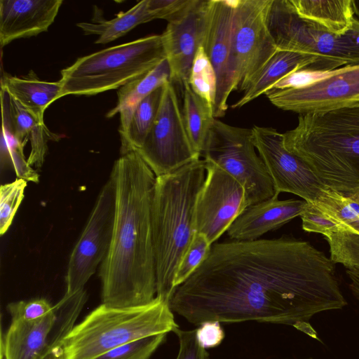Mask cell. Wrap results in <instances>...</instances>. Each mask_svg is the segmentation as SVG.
<instances>
[{
    "instance_id": "3957f363",
    "label": "cell",
    "mask_w": 359,
    "mask_h": 359,
    "mask_svg": "<svg viewBox=\"0 0 359 359\" xmlns=\"http://www.w3.org/2000/svg\"><path fill=\"white\" fill-rule=\"evenodd\" d=\"M283 137L285 147L326 188L346 196L359 193V104L299 115L296 127Z\"/></svg>"
},
{
    "instance_id": "74e56055",
    "label": "cell",
    "mask_w": 359,
    "mask_h": 359,
    "mask_svg": "<svg viewBox=\"0 0 359 359\" xmlns=\"http://www.w3.org/2000/svg\"><path fill=\"white\" fill-rule=\"evenodd\" d=\"M173 332L179 340V351L175 359H210L208 352L198 341L196 330H182L179 327Z\"/></svg>"
},
{
    "instance_id": "ab89813d",
    "label": "cell",
    "mask_w": 359,
    "mask_h": 359,
    "mask_svg": "<svg viewBox=\"0 0 359 359\" xmlns=\"http://www.w3.org/2000/svg\"><path fill=\"white\" fill-rule=\"evenodd\" d=\"M196 334L200 344L205 348H215L219 346L224 339V332L220 322L206 321L196 329Z\"/></svg>"
},
{
    "instance_id": "d590c367",
    "label": "cell",
    "mask_w": 359,
    "mask_h": 359,
    "mask_svg": "<svg viewBox=\"0 0 359 359\" xmlns=\"http://www.w3.org/2000/svg\"><path fill=\"white\" fill-rule=\"evenodd\" d=\"M7 310L11 317V321H34L51 313L53 311V306L44 298H36L9 303Z\"/></svg>"
},
{
    "instance_id": "d6986e66",
    "label": "cell",
    "mask_w": 359,
    "mask_h": 359,
    "mask_svg": "<svg viewBox=\"0 0 359 359\" xmlns=\"http://www.w3.org/2000/svg\"><path fill=\"white\" fill-rule=\"evenodd\" d=\"M1 103L2 127L10 137L24 147L29 140L31 151L27 162L31 166L41 168L47 152L48 141H57L60 137L50 131L45 123L37 120L1 88Z\"/></svg>"
},
{
    "instance_id": "ee69618b",
    "label": "cell",
    "mask_w": 359,
    "mask_h": 359,
    "mask_svg": "<svg viewBox=\"0 0 359 359\" xmlns=\"http://www.w3.org/2000/svg\"><path fill=\"white\" fill-rule=\"evenodd\" d=\"M351 196L359 203V193Z\"/></svg>"
},
{
    "instance_id": "ffe728a7",
    "label": "cell",
    "mask_w": 359,
    "mask_h": 359,
    "mask_svg": "<svg viewBox=\"0 0 359 359\" xmlns=\"http://www.w3.org/2000/svg\"><path fill=\"white\" fill-rule=\"evenodd\" d=\"M304 69L326 71L337 68L331 62L314 54L278 50L268 60L243 96L231 107L235 109L243 107L265 94L286 75Z\"/></svg>"
},
{
    "instance_id": "ac0fdd59",
    "label": "cell",
    "mask_w": 359,
    "mask_h": 359,
    "mask_svg": "<svg viewBox=\"0 0 359 359\" xmlns=\"http://www.w3.org/2000/svg\"><path fill=\"white\" fill-rule=\"evenodd\" d=\"M307 202L304 200H278L271 198L248 206L229 226L231 240L255 241L300 217Z\"/></svg>"
},
{
    "instance_id": "4fadbf2b",
    "label": "cell",
    "mask_w": 359,
    "mask_h": 359,
    "mask_svg": "<svg viewBox=\"0 0 359 359\" xmlns=\"http://www.w3.org/2000/svg\"><path fill=\"white\" fill-rule=\"evenodd\" d=\"M206 175L196 203V226L212 245L248 206L243 185L206 161Z\"/></svg>"
},
{
    "instance_id": "1f68e13d",
    "label": "cell",
    "mask_w": 359,
    "mask_h": 359,
    "mask_svg": "<svg viewBox=\"0 0 359 359\" xmlns=\"http://www.w3.org/2000/svg\"><path fill=\"white\" fill-rule=\"evenodd\" d=\"M211 246L212 244L204 235L198 232L196 233L176 270L173 282L175 290L202 264L210 253Z\"/></svg>"
},
{
    "instance_id": "f546056e",
    "label": "cell",
    "mask_w": 359,
    "mask_h": 359,
    "mask_svg": "<svg viewBox=\"0 0 359 359\" xmlns=\"http://www.w3.org/2000/svg\"><path fill=\"white\" fill-rule=\"evenodd\" d=\"M330 248V257L346 269H359V233L347 227L324 236Z\"/></svg>"
},
{
    "instance_id": "7402d4cb",
    "label": "cell",
    "mask_w": 359,
    "mask_h": 359,
    "mask_svg": "<svg viewBox=\"0 0 359 359\" xmlns=\"http://www.w3.org/2000/svg\"><path fill=\"white\" fill-rule=\"evenodd\" d=\"M1 88L6 90L41 123H44L45 110L51 103L60 98L62 90L59 81H41L32 71L23 77L4 74Z\"/></svg>"
},
{
    "instance_id": "8d00e7d4",
    "label": "cell",
    "mask_w": 359,
    "mask_h": 359,
    "mask_svg": "<svg viewBox=\"0 0 359 359\" xmlns=\"http://www.w3.org/2000/svg\"><path fill=\"white\" fill-rule=\"evenodd\" d=\"M196 0H149L150 11L155 19L168 23L180 20L190 10Z\"/></svg>"
},
{
    "instance_id": "e0dca14e",
    "label": "cell",
    "mask_w": 359,
    "mask_h": 359,
    "mask_svg": "<svg viewBox=\"0 0 359 359\" xmlns=\"http://www.w3.org/2000/svg\"><path fill=\"white\" fill-rule=\"evenodd\" d=\"M62 0H1L0 45L46 32L54 22Z\"/></svg>"
},
{
    "instance_id": "277c9868",
    "label": "cell",
    "mask_w": 359,
    "mask_h": 359,
    "mask_svg": "<svg viewBox=\"0 0 359 359\" xmlns=\"http://www.w3.org/2000/svg\"><path fill=\"white\" fill-rule=\"evenodd\" d=\"M206 175L204 159L156 177L151 226L156 296L169 304L178 265L196 233V203Z\"/></svg>"
},
{
    "instance_id": "e575fe53",
    "label": "cell",
    "mask_w": 359,
    "mask_h": 359,
    "mask_svg": "<svg viewBox=\"0 0 359 359\" xmlns=\"http://www.w3.org/2000/svg\"><path fill=\"white\" fill-rule=\"evenodd\" d=\"M300 217L302 229L307 232L325 236L341 229V224L316 202H307Z\"/></svg>"
},
{
    "instance_id": "7bdbcfd3",
    "label": "cell",
    "mask_w": 359,
    "mask_h": 359,
    "mask_svg": "<svg viewBox=\"0 0 359 359\" xmlns=\"http://www.w3.org/2000/svg\"><path fill=\"white\" fill-rule=\"evenodd\" d=\"M353 8L354 14L359 18V1L352 0Z\"/></svg>"
},
{
    "instance_id": "f35d334b",
    "label": "cell",
    "mask_w": 359,
    "mask_h": 359,
    "mask_svg": "<svg viewBox=\"0 0 359 359\" xmlns=\"http://www.w3.org/2000/svg\"><path fill=\"white\" fill-rule=\"evenodd\" d=\"M333 70H297L284 76L271 89L283 90L304 87L330 76Z\"/></svg>"
},
{
    "instance_id": "f1b7e54d",
    "label": "cell",
    "mask_w": 359,
    "mask_h": 359,
    "mask_svg": "<svg viewBox=\"0 0 359 359\" xmlns=\"http://www.w3.org/2000/svg\"><path fill=\"white\" fill-rule=\"evenodd\" d=\"M193 91L214 107L217 92V76L203 46L196 51L188 81Z\"/></svg>"
},
{
    "instance_id": "bcb514c9",
    "label": "cell",
    "mask_w": 359,
    "mask_h": 359,
    "mask_svg": "<svg viewBox=\"0 0 359 359\" xmlns=\"http://www.w3.org/2000/svg\"><path fill=\"white\" fill-rule=\"evenodd\" d=\"M307 359H311V358H307Z\"/></svg>"
},
{
    "instance_id": "60d3db41",
    "label": "cell",
    "mask_w": 359,
    "mask_h": 359,
    "mask_svg": "<svg viewBox=\"0 0 359 359\" xmlns=\"http://www.w3.org/2000/svg\"><path fill=\"white\" fill-rule=\"evenodd\" d=\"M42 359H63L61 346H57L49 350Z\"/></svg>"
},
{
    "instance_id": "30bf717a",
    "label": "cell",
    "mask_w": 359,
    "mask_h": 359,
    "mask_svg": "<svg viewBox=\"0 0 359 359\" xmlns=\"http://www.w3.org/2000/svg\"><path fill=\"white\" fill-rule=\"evenodd\" d=\"M115 205V183L110 176L101 189L70 255L65 295L70 296L83 290L86 283L107 256L114 229Z\"/></svg>"
},
{
    "instance_id": "6da1fadb",
    "label": "cell",
    "mask_w": 359,
    "mask_h": 359,
    "mask_svg": "<svg viewBox=\"0 0 359 359\" xmlns=\"http://www.w3.org/2000/svg\"><path fill=\"white\" fill-rule=\"evenodd\" d=\"M334 264L310 242L285 236L215 243L175 288L169 306L196 325L210 320L285 325L320 341L311 318L347 305Z\"/></svg>"
},
{
    "instance_id": "7c38bea8",
    "label": "cell",
    "mask_w": 359,
    "mask_h": 359,
    "mask_svg": "<svg viewBox=\"0 0 359 359\" xmlns=\"http://www.w3.org/2000/svg\"><path fill=\"white\" fill-rule=\"evenodd\" d=\"M266 96L276 107L299 114H320L359 104V63L335 69L304 87L270 89Z\"/></svg>"
},
{
    "instance_id": "52a82bcc",
    "label": "cell",
    "mask_w": 359,
    "mask_h": 359,
    "mask_svg": "<svg viewBox=\"0 0 359 359\" xmlns=\"http://www.w3.org/2000/svg\"><path fill=\"white\" fill-rule=\"evenodd\" d=\"M266 23L279 50L318 55L337 68L359 63V19L352 30L336 36L295 13L289 0H272Z\"/></svg>"
},
{
    "instance_id": "d4e9b609",
    "label": "cell",
    "mask_w": 359,
    "mask_h": 359,
    "mask_svg": "<svg viewBox=\"0 0 359 359\" xmlns=\"http://www.w3.org/2000/svg\"><path fill=\"white\" fill-rule=\"evenodd\" d=\"M153 20L155 18L150 11L149 0H142L128 11L120 12L110 20L79 22L76 25L86 35H98L95 43L104 44L125 35L137 25Z\"/></svg>"
},
{
    "instance_id": "9a60e30c",
    "label": "cell",
    "mask_w": 359,
    "mask_h": 359,
    "mask_svg": "<svg viewBox=\"0 0 359 359\" xmlns=\"http://www.w3.org/2000/svg\"><path fill=\"white\" fill-rule=\"evenodd\" d=\"M238 0H208L202 46L217 76L215 118L225 115L228 98L238 89L233 57V24Z\"/></svg>"
},
{
    "instance_id": "f6af8a7d",
    "label": "cell",
    "mask_w": 359,
    "mask_h": 359,
    "mask_svg": "<svg viewBox=\"0 0 359 359\" xmlns=\"http://www.w3.org/2000/svg\"><path fill=\"white\" fill-rule=\"evenodd\" d=\"M358 299H359V291H358Z\"/></svg>"
},
{
    "instance_id": "d6a6232c",
    "label": "cell",
    "mask_w": 359,
    "mask_h": 359,
    "mask_svg": "<svg viewBox=\"0 0 359 359\" xmlns=\"http://www.w3.org/2000/svg\"><path fill=\"white\" fill-rule=\"evenodd\" d=\"M167 333L144 337L114 348L95 359H149L165 341Z\"/></svg>"
},
{
    "instance_id": "2e32d148",
    "label": "cell",
    "mask_w": 359,
    "mask_h": 359,
    "mask_svg": "<svg viewBox=\"0 0 359 359\" xmlns=\"http://www.w3.org/2000/svg\"><path fill=\"white\" fill-rule=\"evenodd\" d=\"M208 1L196 0L180 20L169 22L161 34L170 69V81L183 86L188 83L192 63L202 46Z\"/></svg>"
},
{
    "instance_id": "5bb4252c",
    "label": "cell",
    "mask_w": 359,
    "mask_h": 359,
    "mask_svg": "<svg viewBox=\"0 0 359 359\" xmlns=\"http://www.w3.org/2000/svg\"><path fill=\"white\" fill-rule=\"evenodd\" d=\"M253 144L263 161L277 193L297 195L314 202L325 187L310 167L284 146L283 133L270 127L252 128Z\"/></svg>"
},
{
    "instance_id": "9c48e42d",
    "label": "cell",
    "mask_w": 359,
    "mask_h": 359,
    "mask_svg": "<svg viewBox=\"0 0 359 359\" xmlns=\"http://www.w3.org/2000/svg\"><path fill=\"white\" fill-rule=\"evenodd\" d=\"M135 151L156 177L173 172L200 158L186 131L171 81L163 86L158 114L143 145Z\"/></svg>"
},
{
    "instance_id": "4316f807",
    "label": "cell",
    "mask_w": 359,
    "mask_h": 359,
    "mask_svg": "<svg viewBox=\"0 0 359 359\" xmlns=\"http://www.w3.org/2000/svg\"><path fill=\"white\" fill-rule=\"evenodd\" d=\"M163 86L158 88L135 107L126 131L120 135L121 154L137 151L142 147L159 109Z\"/></svg>"
},
{
    "instance_id": "cb8c5ba5",
    "label": "cell",
    "mask_w": 359,
    "mask_h": 359,
    "mask_svg": "<svg viewBox=\"0 0 359 359\" xmlns=\"http://www.w3.org/2000/svg\"><path fill=\"white\" fill-rule=\"evenodd\" d=\"M170 81V69L165 58L147 74L132 80L117 92L118 101L116 107L110 110L107 118L120 114V135L123 134L128 125L131 115L137 104L154 90Z\"/></svg>"
},
{
    "instance_id": "44dd1931",
    "label": "cell",
    "mask_w": 359,
    "mask_h": 359,
    "mask_svg": "<svg viewBox=\"0 0 359 359\" xmlns=\"http://www.w3.org/2000/svg\"><path fill=\"white\" fill-rule=\"evenodd\" d=\"M53 311L34 321H11L1 339L2 359H42L49 351L48 336L55 322Z\"/></svg>"
},
{
    "instance_id": "8fae6325",
    "label": "cell",
    "mask_w": 359,
    "mask_h": 359,
    "mask_svg": "<svg viewBox=\"0 0 359 359\" xmlns=\"http://www.w3.org/2000/svg\"><path fill=\"white\" fill-rule=\"evenodd\" d=\"M272 0H238L233 24V57L238 89L245 90L278 50L266 17Z\"/></svg>"
},
{
    "instance_id": "ba28073f",
    "label": "cell",
    "mask_w": 359,
    "mask_h": 359,
    "mask_svg": "<svg viewBox=\"0 0 359 359\" xmlns=\"http://www.w3.org/2000/svg\"><path fill=\"white\" fill-rule=\"evenodd\" d=\"M256 150L252 128L215 118L201 154L205 161L217 165L243 185L248 206L279 195Z\"/></svg>"
},
{
    "instance_id": "7a4b0ae2",
    "label": "cell",
    "mask_w": 359,
    "mask_h": 359,
    "mask_svg": "<svg viewBox=\"0 0 359 359\" xmlns=\"http://www.w3.org/2000/svg\"><path fill=\"white\" fill-rule=\"evenodd\" d=\"M111 177L116 188L114 224L99 276L102 304L117 308L145 305L156 294L151 226L156 176L135 151L121 154Z\"/></svg>"
},
{
    "instance_id": "83f0119b",
    "label": "cell",
    "mask_w": 359,
    "mask_h": 359,
    "mask_svg": "<svg viewBox=\"0 0 359 359\" xmlns=\"http://www.w3.org/2000/svg\"><path fill=\"white\" fill-rule=\"evenodd\" d=\"M86 300L87 294L83 290L70 296L64 295L53 306L55 318L48 336V350L61 346L63 339L76 325L75 322Z\"/></svg>"
},
{
    "instance_id": "5b68a950",
    "label": "cell",
    "mask_w": 359,
    "mask_h": 359,
    "mask_svg": "<svg viewBox=\"0 0 359 359\" xmlns=\"http://www.w3.org/2000/svg\"><path fill=\"white\" fill-rule=\"evenodd\" d=\"M177 327L169 304L157 297L137 306L102 304L63 339V359H95L114 348Z\"/></svg>"
},
{
    "instance_id": "8992f818",
    "label": "cell",
    "mask_w": 359,
    "mask_h": 359,
    "mask_svg": "<svg viewBox=\"0 0 359 359\" xmlns=\"http://www.w3.org/2000/svg\"><path fill=\"white\" fill-rule=\"evenodd\" d=\"M166 58L161 35H151L78 58L61 71L60 97L120 88Z\"/></svg>"
},
{
    "instance_id": "b9f144b4",
    "label": "cell",
    "mask_w": 359,
    "mask_h": 359,
    "mask_svg": "<svg viewBox=\"0 0 359 359\" xmlns=\"http://www.w3.org/2000/svg\"><path fill=\"white\" fill-rule=\"evenodd\" d=\"M344 227H347L353 231L359 233V217L356 219L355 221L352 222L351 223L344 225Z\"/></svg>"
},
{
    "instance_id": "603a6c76",
    "label": "cell",
    "mask_w": 359,
    "mask_h": 359,
    "mask_svg": "<svg viewBox=\"0 0 359 359\" xmlns=\"http://www.w3.org/2000/svg\"><path fill=\"white\" fill-rule=\"evenodd\" d=\"M301 18L336 36L353 29L355 17L352 0H289Z\"/></svg>"
},
{
    "instance_id": "836d02e7",
    "label": "cell",
    "mask_w": 359,
    "mask_h": 359,
    "mask_svg": "<svg viewBox=\"0 0 359 359\" xmlns=\"http://www.w3.org/2000/svg\"><path fill=\"white\" fill-rule=\"evenodd\" d=\"M27 182L16 179L2 184L0 188V234H4L12 224L15 215L24 198Z\"/></svg>"
},
{
    "instance_id": "7dc6e473",
    "label": "cell",
    "mask_w": 359,
    "mask_h": 359,
    "mask_svg": "<svg viewBox=\"0 0 359 359\" xmlns=\"http://www.w3.org/2000/svg\"><path fill=\"white\" fill-rule=\"evenodd\" d=\"M1 359H2V358H1Z\"/></svg>"
},
{
    "instance_id": "484cf974",
    "label": "cell",
    "mask_w": 359,
    "mask_h": 359,
    "mask_svg": "<svg viewBox=\"0 0 359 359\" xmlns=\"http://www.w3.org/2000/svg\"><path fill=\"white\" fill-rule=\"evenodd\" d=\"M182 118L186 131L196 153L201 157L208 132L215 117L213 107L195 93L189 83L183 85Z\"/></svg>"
},
{
    "instance_id": "4dcf8cb0",
    "label": "cell",
    "mask_w": 359,
    "mask_h": 359,
    "mask_svg": "<svg viewBox=\"0 0 359 359\" xmlns=\"http://www.w3.org/2000/svg\"><path fill=\"white\" fill-rule=\"evenodd\" d=\"M24 146L15 141L2 127L0 146L1 170L12 166L18 179L35 183L39 182V174L29 165L23 153Z\"/></svg>"
}]
</instances>
